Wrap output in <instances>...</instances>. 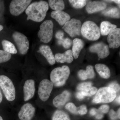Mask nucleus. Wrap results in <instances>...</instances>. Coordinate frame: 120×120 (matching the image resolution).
<instances>
[{"label":"nucleus","instance_id":"39","mask_svg":"<svg viewBox=\"0 0 120 120\" xmlns=\"http://www.w3.org/2000/svg\"><path fill=\"white\" fill-rule=\"evenodd\" d=\"M90 90V94L91 95L94 94L98 91V89L95 87H92Z\"/></svg>","mask_w":120,"mask_h":120},{"label":"nucleus","instance_id":"44","mask_svg":"<svg viewBox=\"0 0 120 120\" xmlns=\"http://www.w3.org/2000/svg\"><path fill=\"white\" fill-rule=\"evenodd\" d=\"M120 96H119V97H118V98H117L116 99V101L117 102V103H118V104H120Z\"/></svg>","mask_w":120,"mask_h":120},{"label":"nucleus","instance_id":"35","mask_svg":"<svg viewBox=\"0 0 120 120\" xmlns=\"http://www.w3.org/2000/svg\"><path fill=\"white\" fill-rule=\"evenodd\" d=\"M109 106L107 105H102L99 108V110L103 113H107L109 112Z\"/></svg>","mask_w":120,"mask_h":120},{"label":"nucleus","instance_id":"25","mask_svg":"<svg viewBox=\"0 0 120 120\" xmlns=\"http://www.w3.org/2000/svg\"><path fill=\"white\" fill-rule=\"evenodd\" d=\"M2 45L4 50L10 54H15L17 53L16 48L13 43L6 40L2 41Z\"/></svg>","mask_w":120,"mask_h":120},{"label":"nucleus","instance_id":"31","mask_svg":"<svg viewBox=\"0 0 120 120\" xmlns=\"http://www.w3.org/2000/svg\"><path fill=\"white\" fill-rule=\"evenodd\" d=\"M92 84L90 82H83L79 84L77 86V89L82 91L88 92L92 87Z\"/></svg>","mask_w":120,"mask_h":120},{"label":"nucleus","instance_id":"47","mask_svg":"<svg viewBox=\"0 0 120 120\" xmlns=\"http://www.w3.org/2000/svg\"><path fill=\"white\" fill-rule=\"evenodd\" d=\"M0 120H3V118H2V117L0 116Z\"/></svg>","mask_w":120,"mask_h":120},{"label":"nucleus","instance_id":"41","mask_svg":"<svg viewBox=\"0 0 120 120\" xmlns=\"http://www.w3.org/2000/svg\"><path fill=\"white\" fill-rule=\"evenodd\" d=\"M107 1L108 2H114V3H116L117 4H118V5H120V1L118 0H108V1Z\"/></svg>","mask_w":120,"mask_h":120},{"label":"nucleus","instance_id":"27","mask_svg":"<svg viewBox=\"0 0 120 120\" xmlns=\"http://www.w3.org/2000/svg\"><path fill=\"white\" fill-rule=\"evenodd\" d=\"M52 120H71L69 116L65 112L57 110L54 113Z\"/></svg>","mask_w":120,"mask_h":120},{"label":"nucleus","instance_id":"3","mask_svg":"<svg viewBox=\"0 0 120 120\" xmlns=\"http://www.w3.org/2000/svg\"><path fill=\"white\" fill-rule=\"evenodd\" d=\"M81 33L83 37L90 41H97L101 37L100 28L91 21H86L83 24Z\"/></svg>","mask_w":120,"mask_h":120},{"label":"nucleus","instance_id":"28","mask_svg":"<svg viewBox=\"0 0 120 120\" xmlns=\"http://www.w3.org/2000/svg\"><path fill=\"white\" fill-rule=\"evenodd\" d=\"M69 1L72 6L76 8H82L86 3V0H70Z\"/></svg>","mask_w":120,"mask_h":120},{"label":"nucleus","instance_id":"1","mask_svg":"<svg viewBox=\"0 0 120 120\" xmlns=\"http://www.w3.org/2000/svg\"><path fill=\"white\" fill-rule=\"evenodd\" d=\"M49 9V4L45 1H36L30 4L26 10L27 20L41 22L46 16Z\"/></svg>","mask_w":120,"mask_h":120},{"label":"nucleus","instance_id":"12","mask_svg":"<svg viewBox=\"0 0 120 120\" xmlns=\"http://www.w3.org/2000/svg\"><path fill=\"white\" fill-rule=\"evenodd\" d=\"M35 109L32 104L27 103L21 107L18 113V116L21 120H31L35 113Z\"/></svg>","mask_w":120,"mask_h":120},{"label":"nucleus","instance_id":"6","mask_svg":"<svg viewBox=\"0 0 120 120\" xmlns=\"http://www.w3.org/2000/svg\"><path fill=\"white\" fill-rule=\"evenodd\" d=\"M53 28V23L50 20H45L41 24L38 33V37L41 42L47 43L52 40Z\"/></svg>","mask_w":120,"mask_h":120},{"label":"nucleus","instance_id":"13","mask_svg":"<svg viewBox=\"0 0 120 120\" xmlns=\"http://www.w3.org/2000/svg\"><path fill=\"white\" fill-rule=\"evenodd\" d=\"M35 85L34 80H26L23 86L24 100L26 101L32 98L35 93Z\"/></svg>","mask_w":120,"mask_h":120},{"label":"nucleus","instance_id":"26","mask_svg":"<svg viewBox=\"0 0 120 120\" xmlns=\"http://www.w3.org/2000/svg\"><path fill=\"white\" fill-rule=\"evenodd\" d=\"M49 5L54 11H62L64 8L65 4L64 1L61 0H49Z\"/></svg>","mask_w":120,"mask_h":120},{"label":"nucleus","instance_id":"42","mask_svg":"<svg viewBox=\"0 0 120 120\" xmlns=\"http://www.w3.org/2000/svg\"><path fill=\"white\" fill-rule=\"evenodd\" d=\"M103 116L102 114H98L96 116V117L97 119H101L103 117Z\"/></svg>","mask_w":120,"mask_h":120},{"label":"nucleus","instance_id":"5","mask_svg":"<svg viewBox=\"0 0 120 120\" xmlns=\"http://www.w3.org/2000/svg\"><path fill=\"white\" fill-rule=\"evenodd\" d=\"M0 87L5 97L9 101H13L16 97V91L13 82L7 76L0 75Z\"/></svg>","mask_w":120,"mask_h":120},{"label":"nucleus","instance_id":"11","mask_svg":"<svg viewBox=\"0 0 120 120\" xmlns=\"http://www.w3.org/2000/svg\"><path fill=\"white\" fill-rule=\"evenodd\" d=\"M90 52L98 54L99 59L106 58L109 55L108 45L103 42H99L92 45L90 49Z\"/></svg>","mask_w":120,"mask_h":120},{"label":"nucleus","instance_id":"30","mask_svg":"<svg viewBox=\"0 0 120 120\" xmlns=\"http://www.w3.org/2000/svg\"><path fill=\"white\" fill-rule=\"evenodd\" d=\"M57 43L59 45H62L65 49H68L72 45V41L70 39L66 38L58 40Z\"/></svg>","mask_w":120,"mask_h":120},{"label":"nucleus","instance_id":"4","mask_svg":"<svg viewBox=\"0 0 120 120\" xmlns=\"http://www.w3.org/2000/svg\"><path fill=\"white\" fill-rule=\"evenodd\" d=\"M97 91L92 101L95 103H109L113 101L116 96V91L109 86L102 87Z\"/></svg>","mask_w":120,"mask_h":120},{"label":"nucleus","instance_id":"24","mask_svg":"<svg viewBox=\"0 0 120 120\" xmlns=\"http://www.w3.org/2000/svg\"><path fill=\"white\" fill-rule=\"evenodd\" d=\"M102 14L107 17L119 19L120 18V10L116 7H110L102 11Z\"/></svg>","mask_w":120,"mask_h":120},{"label":"nucleus","instance_id":"45","mask_svg":"<svg viewBox=\"0 0 120 120\" xmlns=\"http://www.w3.org/2000/svg\"><path fill=\"white\" fill-rule=\"evenodd\" d=\"M120 109H118L117 111V115L118 118L120 119Z\"/></svg>","mask_w":120,"mask_h":120},{"label":"nucleus","instance_id":"18","mask_svg":"<svg viewBox=\"0 0 120 120\" xmlns=\"http://www.w3.org/2000/svg\"><path fill=\"white\" fill-rule=\"evenodd\" d=\"M38 52L45 57L49 64L53 65L56 63L52 49L49 46L41 45L39 47Z\"/></svg>","mask_w":120,"mask_h":120},{"label":"nucleus","instance_id":"29","mask_svg":"<svg viewBox=\"0 0 120 120\" xmlns=\"http://www.w3.org/2000/svg\"><path fill=\"white\" fill-rule=\"evenodd\" d=\"M11 54L0 49V64L7 62L11 59Z\"/></svg>","mask_w":120,"mask_h":120},{"label":"nucleus","instance_id":"17","mask_svg":"<svg viewBox=\"0 0 120 120\" xmlns=\"http://www.w3.org/2000/svg\"><path fill=\"white\" fill-rule=\"evenodd\" d=\"M51 16L61 26H64L71 19L69 15L63 11H53L51 13Z\"/></svg>","mask_w":120,"mask_h":120},{"label":"nucleus","instance_id":"33","mask_svg":"<svg viewBox=\"0 0 120 120\" xmlns=\"http://www.w3.org/2000/svg\"><path fill=\"white\" fill-rule=\"evenodd\" d=\"M109 87L113 89L116 92L120 91V85L116 82H113L111 83L109 85Z\"/></svg>","mask_w":120,"mask_h":120},{"label":"nucleus","instance_id":"10","mask_svg":"<svg viewBox=\"0 0 120 120\" xmlns=\"http://www.w3.org/2000/svg\"><path fill=\"white\" fill-rule=\"evenodd\" d=\"M32 0H13L9 5V11L12 15L17 16L26 10Z\"/></svg>","mask_w":120,"mask_h":120},{"label":"nucleus","instance_id":"16","mask_svg":"<svg viewBox=\"0 0 120 120\" xmlns=\"http://www.w3.org/2000/svg\"><path fill=\"white\" fill-rule=\"evenodd\" d=\"M71 97L70 92L68 90H65L62 94L58 95L53 99V104L56 108L62 107L68 101Z\"/></svg>","mask_w":120,"mask_h":120},{"label":"nucleus","instance_id":"43","mask_svg":"<svg viewBox=\"0 0 120 120\" xmlns=\"http://www.w3.org/2000/svg\"><path fill=\"white\" fill-rule=\"evenodd\" d=\"M2 99H3V96H2V93L0 90V103L2 101Z\"/></svg>","mask_w":120,"mask_h":120},{"label":"nucleus","instance_id":"9","mask_svg":"<svg viewBox=\"0 0 120 120\" xmlns=\"http://www.w3.org/2000/svg\"><path fill=\"white\" fill-rule=\"evenodd\" d=\"M82 26L80 20L72 19L65 23L62 29L71 37H74L80 35Z\"/></svg>","mask_w":120,"mask_h":120},{"label":"nucleus","instance_id":"14","mask_svg":"<svg viewBox=\"0 0 120 120\" xmlns=\"http://www.w3.org/2000/svg\"><path fill=\"white\" fill-rule=\"evenodd\" d=\"M107 41L109 47L117 49L120 45V28H116L108 35Z\"/></svg>","mask_w":120,"mask_h":120},{"label":"nucleus","instance_id":"32","mask_svg":"<svg viewBox=\"0 0 120 120\" xmlns=\"http://www.w3.org/2000/svg\"><path fill=\"white\" fill-rule=\"evenodd\" d=\"M65 108L66 109L68 110L71 113L75 114H78V109L75 104L72 102H69L67 103L65 105Z\"/></svg>","mask_w":120,"mask_h":120},{"label":"nucleus","instance_id":"46","mask_svg":"<svg viewBox=\"0 0 120 120\" xmlns=\"http://www.w3.org/2000/svg\"><path fill=\"white\" fill-rule=\"evenodd\" d=\"M4 29V27L2 25H0V31H1Z\"/></svg>","mask_w":120,"mask_h":120},{"label":"nucleus","instance_id":"36","mask_svg":"<svg viewBox=\"0 0 120 120\" xmlns=\"http://www.w3.org/2000/svg\"><path fill=\"white\" fill-rule=\"evenodd\" d=\"M64 32L61 30H59L56 32L55 36L56 38L58 39V40L64 38Z\"/></svg>","mask_w":120,"mask_h":120},{"label":"nucleus","instance_id":"37","mask_svg":"<svg viewBox=\"0 0 120 120\" xmlns=\"http://www.w3.org/2000/svg\"><path fill=\"white\" fill-rule=\"evenodd\" d=\"M109 116L111 119L112 120H116L118 117L117 114L113 109L110 110L109 112Z\"/></svg>","mask_w":120,"mask_h":120},{"label":"nucleus","instance_id":"7","mask_svg":"<svg viewBox=\"0 0 120 120\" xmlns=\"http://www.w3.org/2000/svg\"><path fill=\"white\" fill-rule=\"evenodd\" d=\"M12 36L20 53L25 55L27 53L30 47V42L27 38L23 34L17 31L14 32Z\"/></svg>","mask_w":120,"mask_h":120},{"label":"nucleus","instance_id":"40","mask_svg":"<svg viewBox=\"0 0 120 120\" xmlns=\"http://www.w3.org/2000/svg\"><path fill=\"white\" fill-rule=\"evenodd\" d=\"M97 113V110L94 109H92L90 111V114L91 116H94Z\"/></svg>","mask_w":120,"mask_h":120},{"label":"nucleus","instance_id":"23","mask_svg":"<svg viewBox=\"0 0 120 120\" xmlns=\"http://www.w3.org/2000/svg\"><path fill=\"white\" fill-rule=\"evenodd\" d=\"M95 68L99 75L103 79H108L110 77V70L105 65L97 64L95 65Z\"/></svg>","mask_w":120,"mask_h":120},{"label":"nucleus","instance_id":"15","mask_svg":"<svg viewBox=\"0 0 120 120\" xmlns=\"http://www.w3.org/2000/svg\"><path fill=\"white\" fill-rule=\"evenodd\" d=\"M107 4L103 1H91L87 5L86 10L89 14H92L105 10Z\"/></svg>","mask_w":120,"mask_h":120},{"label":"nucleus","instance_id":"20","mask_svg":"<svg viewBox=\"0 0 120 120\" xmlns=\"http://www.w3.org/2000/svg\"><path fill=\"white\" fill-rule=\"evenodd\" d=\"M78 75L80 79L85 80L88 79L94 78L95 75V73L93 67L89 65L86 67V70L83 69L79 70L78 72Z\"/></svg>","mask_w":120,"mask_h":120},{"label":"nucleus","instance_id":"38","mask_svg":"<svg viewBox=\"0 0 120 120\" xmlns=\"http://www.w3.org/2000/svg\"><path fill=\"white\" fill-rule=\"evenodd\" d=\"M76 98L79 100H82L84 98V97L82 91H80V92H77L76 94Z\"/></svg>","mask_w":120,"mask_h":120},{"label":"nucleus","instance_id":"34","mask_svg":"<svg viewBox=\"0 0 120 120\" xmlns=\"http://www.w3.org/2000/svg\"><path fill=\"white\" fill-rule=\"evenodd\" d=\"M78 113L80 115H84L87 112V109L85 105H82L79 107V109L78 111Z\"/></svg>","mask_w":120,"mask_h":120},{"label":"nucleus","instance_id":"19","mask_svg":"<svg viewBox=\"0 0 120 120\" xmlns=\"http://www.w3.org/2000/svg\"><path fill=\"white\" fill-rule=\"evenodd\" d=\"M54 58L56 61L60 63L67 62L70 64L73 60V54L71 50H68L62 53H56L54 56Z\"/></svg>","mask_w":120,"mask_h":120},{"label":"nucleus","instance_id":"21","mask_svg":"<svg viewBox=\"0 0 120 120\" xmlns=\"http://www.w3.org/2000/svg\"><path fill=\"white\" fill-rule=\"evenodd\" d=\"M84 46V43L82 39L76 38L73 40L72 52L73 56L75 59H77L79 57L80 52L83 48Z\"/></svg>","mask_w":120,"mask_h":120},{"label":"nucleus","instance_id":"22","mask_svg":"<svg viewBox=\"0 0 120 120\" xmlns=\"http://www.w3.org/2000/svg\"><path fill=\"white\" fill-rule=\"evenodd\" d=\"M117 28V26L112 24L109 21H105L102 22L100 27L101 34L103 36L108 35L112 31Z\"/></svg>","mask_w":120,"mask_h":120},{"label":"nucleus","instance_id":"8","mask_svg":"<svg viewBox=\"0 0 120 120\" xmlns=\"http://www.w3.org/2000/svg\"><path fill=\"white\" fill-rule=\"evenodd\" d=\"M53 84L49 80H42L39 85L38 94L40 99L46 101L49 98L53 87Z\"/></svg>","mask_w":120,"mask_h":120},{"label":"nucleus","instance_id":"2","mask_svg":"<svg viewBox=\"0 0 120 120\" xmlns=\"http://www.w3.org/2000/svg\"><path fill=\"white\" fill-rule=\"evenodd\" d=\"M70 74V69L67 65L56 68L50 73V81L55 86H62L66 83Z\"/></svg>","mask_w":120,"mask_h":120}]
</instances>
